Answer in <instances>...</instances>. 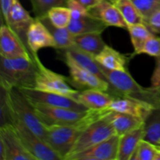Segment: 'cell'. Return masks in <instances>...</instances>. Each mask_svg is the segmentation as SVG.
Instances as JSON below:
<instances>
[{
    "mask_svg": "<svg viewBox=\"0 0 160 160\" xmlns=\"http://www.w3.org/2000/svg\"><path fill=\"white\" fill-rule=\"evenodd\" d=\"M157 156L156 145L142 139L139 142L131 160H156Z\"/></svg>",
    "mask_w": 160,
    "mask_h": 160,
    "instance_id": "obj_31",
    "label": "cell"
},
{
    "mask_svg": "<svg viewBox=\"0 0 160 160\" xmlns=\"http://www.w3.org/2000/svg\"><path fill=\"white\" fill-rule=\"evenodd\" d=\"M102 117L111 123L118 136L141 128L145 122L139 117L116 111H108Z\"/></svg>",
    "mask_w": 160,
    "mask_h": 160,
    "instance_id": "obj_18",
    "label": "cell"
},
{
    "mask_svg": "<svg viewBox=\"0 0 160 160\" xmlns=\"http://www.w3.org/2000/svg\"><path fill=\"white\" fill-rule=\"evenodd\" d=\"M145 25L154 34H160V8L145 21Z\"/></svg>",
    "mask_w": 160,
    "mask_h": 160,
    "instance_id": "obj_35",
    "label": "cell"
},
{
    "mask_svg": "<svg viewBox=\"0 0 160 160\" xmlns=\"http://www.w3.org/2000/svg\"><path fill=\"white\" fill-rule=\"evenodd\" d=\"M156 148L158 151V156L156 160H160V145H156Z\"/></svg>",
    "mask_w": 160,
    "mask_h": 160,
    "instance_id": "obj_39",
    "label": "cell"
},
{
    "mask_svg": "<svg viewBox=\"0 0 160 160\" xmlns=\"http://www.w3.org/2000/svg\"><path fill=\"white\" fill-rule=\"evenodd\" d=\"M155 109L154 106L148 102L129 97L118 96L113 98L106 110L129 114L145 121Z\"/></svg>",
    "mask_w": 160,
    "mask_h": 160,
    "instance_id": "obj_15",
    "label": "cell"
},
{
    "mask_svg": "<svg viewBox=\"0 0 160 160\" xmlns=\"http://www.w3.org/2000/svg\"><path fill=\"white\" fill-rule=\"evenodd\" d=\"M58 52L62 57V60L67 64L70 71L69 81L72 87L79 91L87 89H99L109 92L110 84L106 80H103L86 70L84 67L78 65L68 54L61 50L57 49Z\"/></svg>",
    "mask_w": 160,
    "mask_h": 160,
    "instance_id": "obj_8",
    "label": "cell"
},
{
    "mask_svg": "<svg viewBox=\"0 0 160 160\" xmlns=\"http://www.w3.org/2000/svg\"><path fill=\"white\" fill-rule=\"evenodd\" d=\"M128 31L134 46V55H139L145 42L154 34L145 23L128 25Z\"/></svg>",
    "mask_w": 160,
    "mask_h": 160,
    "instance_id": "obj_26",
    "label": "cell"
},
{
    "mask_svg": "<svg viewBox=\"0 0 160 160\" xmlns=\"http://www.w3.org/2000/svg\"><path fill=\"white\" fill-rule=\"evenodd\" d=\"M115 6L128 25L144 23V19L131 0H117Z\"/></svg>",
    "mask_w": 160,
    "mask_h": 160,
    "instance_id": "obj_28",
    "label": "cell"
},
{
    "mask_svg": "<svg viewBox=\"0 0 160 160\" xmlns=\"http://www.w3.org/2000/svg\"><path fill=\"white\" fill-rule=\"evenodd\" d=\"M106 112H108L106 109L95 110L88 118L76 124L45 127L46 143L54 150L61 159L66 160L83 131L89 125L101 118Z\"/></svg>",
    "mask_w": 160,
    "mask_h": 160,
    "instance_id": "obj_2",
    "label": "cell"
},
{
    "mask_svg": "<svg viewBox=\"0 0 160 160\" xmlns=\"http://www.w3.org/2000/svg\"><path fill=\"white\" fill-rule=\"evenodd\" d=\"M67 6L71 11L72 19L81 18L88 13L87 8L76 0H67Z\"/></svg>",
    "mask_w": 160,
    "mask_h": 160,
    "instance_id": "obj_34",
    "label": "cell"
},
{
    "mask_svg": "<svg viewBox=\"0 0 160 160\" xmlns=\"http://www.w3.org/2000/svg\"><path fill=\"white\" fill-rule=\"evenodd\" d=\"M139 54H146L156 58L160 56V38L155 34L151 36L145 42Z\"/></svg>",
    "mask_w": 160,
    "mask_h": 160,
    "instance_id": "obj_33",
    "label": "cell"
},
{
    "mask_svg": "<svg viewBox=\"0 0 160 160\" xmlns=\"http://www.w3.org/2000/svg\"><path fill=\"white\" fill-rule=\"evenodd\" d=\"M145 20L160 8V0H131Z\"/></svg>",
    "mask_w": 160,
    "mask_h": 160,
    "instance_id": "obj_32",
    "label": "cell"
},
{
    "mask_svg": "<svg viewBox=\"0 0 160 160\" xmlns=\"http://www.w3.org/2000/svg\"></svg>",
    "mask_w": 160,
    "mask_h": 160,
    "instance_id": "obj_41",
    "label": "cell"
},
{
    "mask_svg": "<svg viewBox=\"0 0 160 160\" xmlns=\"http://www.w3.org/2000/svg\"><path fill=\"white\" fill-rule=\"evenodd\" d=\"M2 101L8 111L46 142V128L36 115L33 105L23 92L16 88L8 90L2 88Z\"/></svg>",
    "mask_w": 160,
    "mask_h": 160,
    "instance_id": "obj_4",
    "label": "cell"
},
{
    "mask_svg": "<svg viewBox=\"0 0 160 160\" xmlns=\"http://www.w3.org/2000/svg\"><path fill=\"white\" fill-rule=\"evenodd\" d=\"M36 73L37 64L34 59L1 57L0 84L2 89L34 88Z\"/></svg>",
    "mask_w": 160,
    "mask_h": 160,
    "instance_id": "obj_3",
    "label": "cell"
},
{
    "mask_svg": "<svg viewBox=\"0 0 160 160\" xmlns=\"http://www.w3.org/2000/svg\"><path fill=\"white\" fill-rule=\"evenodd\" d=\"M88 13L98 19L108 27H117L128 30V24L115 4L108 0H102L99 3L88 9Z\"/></svg>",
    "mask_w": 160,
    "mask_h": 160,
    "instance_id": "obj_17",
    "label": "cell"
},
{
    "mask_svg": "<svg viewBox=\"0 0 160 160\" xmlns=\"http://www.w3.org/2000/svg\"><path fill=\"white\" fill-rule=\"evenodd\" d=\"M0 159L1 160H36L25 148L10 123L0 128Z\"/></svg>",
    "mask_w": 160,
    "mask_h": 160,
    "instance_id": "obj_10",
    "label": "cell"
},
{
    "mask_svg": "<svg viewBox=\"0 0 160 160\" xmlns=\"http://www.w3.org/2000/svg\"><path fill=\"white\" fill-rule=\"evenodd\" d=\"M47 17L54 26L67 28L72 19L71 11L67 6H57L48 11Z\"/></svg>",
    "mask_w": 160,
    "mask_h": 160,
    "instance_id": "obj_29",
    "label": "cell"
},
{
    "mask_svg": "<svg viewBox=\"0 0 160 160\" xmlns=\"http://www.w3.org/2000/svg\"><path fill=\"white\" fill-rule=\"evenodd\" d=\"M108 1L111 2H112V3H113V4H114V3H115V2H117V0H108Z\"/></svg>",
    "mask_w": 160,
    "mask_h": 160,
    "instance_id": "obj_40",
    "label": "cell"
},
{
    "mask_svg": "<svg viewBox=\"0 0 160 160\" xmlns=\"http://www.w3.org/2000/svg\"><path fill=\"white\" fill-rule=\"evenodd\" d=\"M145 124L120 137L117 160H131L139 142L144 139Z\"/></svg>",
    "mask_w": 160,
    "mask_h": 160,
    "instance_id": "obj_20",
    "label": "cell"
},
{
    "mask_svg": "<svg viewBox=\"0 0 160 160\" xmlns=\"http://www.w3.org/2000/svg\"><path fill=\"white\" fill-rule=\"evenodd\" d=\"M78 2L81 3V5L87 8L88 9L90 8L93 7V6H96L98 3H99L102 0H76Z\"/></svg>",
    "mask_w": 160,
    "mask_h": 160,
    "instance_id": "obj_38",
    "label": "cell"
},
{
    "mask_svg": "<svg viewBox=\"0 0 160 160\" xmlns=\"http://www.w3.org/2000/svg\"><path fill=\"white\" fill-rule=\"evenodd\" d=\"M32 10L37 18L47 16L48 11L57 6H67V0H31Z\"/></svg>",
    "mask_w": 160,
    "mask_h": 160,
    "instance_id": "obj_30",
    "label": "cell"
},
{
    "mask_svg": "<svg viewBox=\"0 0 160 160\" xmlns=\"http://www.w3.org/2000/svg\"><path fill=\"white\" fill-rule=\"evenodd\" d=\"M102 33L91 32L75 35V45L95 57L106 45L102 37Z\"/></svg>",
    "mask_w": 160,
    "mask_h": 160,
    "instance_id": "obj_24",
    "label": "cell"
},
{
    "mask_svg": "<svg viewBox=\"0 0 160 160\" xmlns=\"http://www.w3.org/2000/svg\"><path fill=\"white\" fill-rule=\"evenodd\" d=\"M101 69L110 84L109 93L112 95L114 98L118 96L129 97L149 103L156 109L160 106V88H154L151 86L142 87L136 82L128 73V70H112L102 66Z\"/></svg>",
    "mask_w": 160,
    "mask_h": 160,
    "instance_id": "obj_1",
    "label": "cell"
},
{
    "mask_svg": "<svg viewBox=\"0 0 160 160\" xmlns=\"http://www.w3.org/2000/svg\"><path fill=\"white\" fill-rule=\"evenodd\" d=\"M0 56L6 59H34L20 38L6 23H2L0 28Z\"/></svg>",
    "mask_w": 160,
    "mask_h": 160,
    "instance_id": "obj_12",
    "label": "cell"
},
{
    "mask_svg": "<svg viewBox=\"0 0 160 160\" xmlns=\"http://www.w3.org/2000/svg\"><path fill=\"white\" fill-rule=\"evenodd\" d=\"M144 139L156 145H160V106L155 109L145 120Z\"/></svg>",
    "mask_w": 160,
    "mask_h": 160,
    "instance_id": "obj_27",
    "label": "cell"
},
{
    "mask_svg": "<svg viewBox=\"0 0 160 160\" xmlns=\"http://www.w3.org/2000/svg\"><path fill=\"white\" fill-rule=\"evenodd\" d=\"M95 58L102 67L106 69L123 71L128 70V59L127 56L107 45Z\"/></svg>",
    "mask_w": 160,
    "mask_h": 160,
    "instance_id": "obj_21",
    "label": "cell"
},
{
    "mask_svg": "<svg viewBox=\"0 0 160 160\" xmlns=\"http://www.w3.org/2000/svg\"><path fill=\"white\" fill-rule=\"evenodd\" d=\"M28 45L33 58L38 56V52L44 48H56L52 35L40 19L34 20L28 31Z\"/></svg>",
    "mask_w": 160,
    "mask_h": 160,
    "instance_id": "obj_16",
    "label": "cell"
},
{
    "mask_svg": "<svg viewBox=\"0 0 160 160\" xmlns=\"http://www.w3.org/2000/svg\"><path fill=\"white\" fill-rule=\"evenodd\" d=\"M37 64L35 86L34 88L45 92L60 94L76 99L80 91L73 88L69 78L49 70L42 64L38 56L34 58Z\"/></svg>",
    "mask_w": 160,
    "mask_h": 160,
    "instance_id": "obj_6",
    "label": "cell"
},
{
    "mask_svg": "<svg viewBox=\"0 0 160 160\" xmlns=\"http://www.w3.org/2000/svg\"><path fill=\"white\" fill-rule=\"evenodd\" d=\"M36 115L45 127L52 125L76 124L88 118L95 112L94 109L81 111L67 108L53 107L32 103Z\"/></svg>",
    "mask_w": 160,
    "mask_h": 160,
    "instance_id": "obj_7",
    "label": "cell"
},
{
    "mask_svg": "<svg viewBox=\"0 0 160 160\" xmlns=\"http://www.w3.org/2000/svg\"><path fill=\"white\" fill-rule=\"evenodd\" d=\"M34 20V18L31 17L29 12L22 6L19 0H14L7 17L5 19L6 24L20 38L28 50V31Z\"/></svg>",
    "mask_w": 160,
    "mask_h": 160,
    "instance_id": "obj_13",
    "label": "cell"
},
{
    "mask_svg": "<svg viewBox=\"0 0 160 160\" xmlns=\"http://www.w3.org/2000/svg\"><path fill=\"white\" fill-rule=\"evenodd\" d=\"M108 28L106 23L89 13L78 19H71L67 28L73 36L91 32H103Z\"/></svg>",
    "mask_w": 160,
    "mask_h": 160,
    "instance_id": "obj_23",
    "label": "cell"
},
{
    "mask_svg": "<svg viewBox=\"0 0 160 160\" xmlns=\"http://www.w3.org/2000/svg\"><path fill=\"white\" fill-rule=\"evenodd\" d=\"M20 90L32 103L53 106V107L67 108V109L81 111L88 109L84 105L78 102L76 99L67 95L42 92L35 88H20Z\"/></svg>",
    "mask_w": 160,
    "mask_h": 160,
    "instance_id": "obj_11",
    "label": "cell"
},
{
    "mask_svg": "<svg viewBox=\"0 0 160 160\" xmlns=\"http://www.w3.org/2000/svg\"><path fill=\"white\" fill-rule=\"evenodd\" d=\"M150 86L154 88H160V56L156 57V67L152 75Z\"/></svg>",
    "mask_w": 160,
    "mask_h": 160,
    "instance_id": "obj_36",
    "label": "cell"
},
{
    "mask_svg": "<svg viewBox=\"0 0 160 160\" xmlns=\"http://www.w3.org/2000/svg\"><path fill=\"white\" fill-rule=\"evenodd\" d=\"M120 137L114 135L68 160H117Z\"/></svg>",
    "mask_w": 160,
    "mask_h": 160,
    "instance_id": "obj_14",
    "label": "cell"
},
{
    "mask_svg": "<svg viewBox=\"0 0 160 160\" xmlns=\"http://www.w3.org/2000/svg\"><path fill=\"white\" fill-rule=\"evenodd\" d=\"M7 112L5 123H10L12 124L23 146L36 160H62L45 141L38 137L17 117L11 114L8 109Z\"/></svg>",
    "mask_w": 160,
    "mask_h": 160,
    "instance_id": "obj_5",
    "label": "cell"
},
{
    "mask_svg": "<svg viewBox=\"0 0 160 160\" xmlns=\"http://www.w3.org/2000/svg\"><path fill=\"white\" fill-rule=\"evenodd\" d=\"M114 97L109 92L99 89H87L80 91L76 100L87 109L94 110L106 109Z\"/></svg>",
    "mask_w": 160,
    "mask_h": 160,
    "instance_id": "obj_19",
    "label": "cell"
},
{
    "mask_svg": "<svg viewBox=\"0 0 160 160\" xmlns=\"http://www.w3.org/2000/svg\"><path fill=\"white\" fill-rule=\"evenodd\" d=\"M59 50L68 54L78 65L84 67V68L89 70L92 73H95V75L99 77L102 79L107 81L104 73H102L101 66L97 62L96 59L93 56L83 51L82 49L78 48L76 45H73V46L70 47L68 48H63V49Z\"/></svg>",
    "mask_w": 160,
    "mask_h": 160,
    "instance_id": "obj_22",
    "label": "cell"
},
{
    "mask_svg": "<svg viewBox=\"0 0 160 160\" xmlns=\"http://www.w3.org/2000/svg\"><path fill=\"white\" fill-rule=\"evenodd\" d=\"M39 19L46 26V28H48V31H50V33L52 35L53 38H54L56 44V49L68 48L70 47L75 45L74 36L69 31L68 28H60L54 26L47 16L41 17Z\"/></svg>",
    "mask_w": 160,
    "mask_h": 160,
    "instance_id": "obj_25",
    "label": "cell"
},
{
    "mask_svg": "<svg viewBox=\"0 0 160 160\" xmlns=\"http://www.w3.org/2000/svg\"><path fill=\"white\" fill-rule=\"evenodd\" d=\"M114 135H116V131L113 127L109 122L101 117L83 131L66 160H68L74 155L92 148Z\"/></svg>",
    "mask_w": 160,
    "mask_h": 160,
    "instance_id": "obj_9",
    "label": "cell"
},
{
    "mask_svg": "<svg viewBox=\"0 0 160 160\" xmlns=\"http://www.w3.org/2000/svg\"><path fill=\"white\" fill-rule=\"evenodd\" d=\"M14 0H1V8H2V12L4 19L7 17L8 13L9 12L11 6H12V3H13Z\"/></svg>",
    "mask_w": 160,
    "mask_h": 160,
    "instance_id": "obj_37",
    "label": "cell"
}]
</instances>
